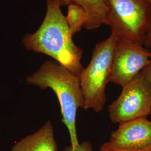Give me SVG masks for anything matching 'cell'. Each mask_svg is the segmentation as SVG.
<instances>
[{
	"instance_id": "obj_1",
	"label": "cell",
	"mask_w": 151,
	"mask_h": 151,
	"mask_svg": "<svg viewBox=\"0 0 151 151\" xmlns=\"http://www.w3.org/2000/svg\"><path fill=\"white\" fill-rule=\"evenodd\" d=\"M47 1L42 24L35 32L26 34L22 43L27 50L48 55L80 77L84 69L81 63L83 49L73 42L61 6L53 1Z\"/></svg>"
},
{
	"instance_id": "obj_2",
	"label": "cell",
	"mask_w": 151,
	"mask_h": 151,
	"mask_svg": "<svg viewBox=\"0 0 151 151\" xmlns=\"http://www.w3.org/2000/svg\"><path fill=\"white\" fill-rule=\"evenodd\" d=\"M27 81L29 85L54 91L60 103L62 122L69 132L70 147L76 150L80 144L76 131V114L78 109L84 105L79 77L57 62L47 60L28 76Z\"/></svg>"
},
{
	"instance_id": "obj_3",
	"label": "cell",
	"mask_w": 151,
	"mask_h": 151,
	"mask_svg": "<svg viewBox=\"0 0 151 151\" xmlns=\"http://www.w3.org/2000/svg\"><path fill=\"white\" fill-rule=\"evenodd\" d=\"M117 39L113 33L96 44L91 60L79 77L84 99L83 109L101 111L106 102L105 90L111 73L114 49Z\"/></svg>"
},
{
	"instance_id": "obj_4",
	"label": "cell",
	"mask_w": 151,
	"mask_h": 151,
	"mask_svg": "<svg viewBox=\"0 0 151 151\" xmlns=\"http://www.w3.org/2000/svg\"><path fill=\"white\" fill-rule=\"evenodd\" d=\"M107 24L117 40L143 45L151 22V4L147 0H104Z\"/></svg>"
},
{
	"instance_id": "obj_5",
	"label": "cell",
	"mask_w": 151,
	"mask_h": 151,
	"mask_svg": "<svg viewBox=\"0 0 151 151\" xmlns=\"http://www.w3.org/2000/svg\"><path fill=\"white\" fill-rule=\"evenodd\" d=\"M122 87L119 97L109 106L113 123L120 124L151 115V85L144 70Z\"/></svg>"
},
{
	"instance_id": "obj_6",
	"label": "cell",
	"mask_w": 151,
	"mask_h": 151,
	"mask_svg": "<svg viewBox=\"0 0 151 151\" xmlns=\"http://www.w3.org/2000/svg\"><path fill=\"white\" fill-rule=\"evenodd\" d=\"M151 64V51L143 45L117 40L109 82L123 86Z\"/></svg>"
},
{
	"instance_id": "obj_7",
	"label": "cell",
	"mask_w": 151,
	"mask_h": 151,
	"mask_svg": "<svg viewBox=\"0 0 151 151\" xmlns=\"http://www.w3.org/2000/svg\"><path fill=\"white\" fill-rule=\"evenodd\" d=\"M107 143L111 147L133 150L151 146V121L140 118L119 124Z\"/></svg>"
},
{
	"instance_id": "obj_8",
	"label": "cell",
	"mask_w": 151,
	"mask_h": 151,
	"mask_svg": "<svg viewBox=\"0 0 151 151\" xmlns=\"http://www.w3.org/2000/svg\"><path fill=\"white\" fill-rule=\"evenodd\" d=\"M10 151H58L52 122H47L37 132L17 142Z\"/></svg>"
},
{
	"instance_id": "obj_9",
	"label": "cell",
	"mask_w": 151,
	"mask_h": 151,
	"mask_svg": "<svg viewBox=\"0 0 151 151\" xmlns=\"http://www.w3.org/2000/svg\"><path fill=\"white\" fill-rule=\"evenodd\" d=\"M60 6L76 4L86 12L87 21L83 27L87 30L96 29L107 24L108 9L104 0H52Z\"/></svg>"
},
{
	"instance_id": "obj_10",
	"label": "cell",
	"mask_w": 151,
	"mask_h": 151,
	"mask_svg": "<svg viewBox=\"0 0 151 151\" xmlns=\"http://www.w3.org/2000/svg\"><path fill=\"white\" fill-rule=\"evenodd\" d=\"M66 20L71 34L73 36L77 32H81L87 21V14L80 6L71 4L68 6Z\"/></svg>"
},
{
	"instance_id": "obj_11",
	"label": "cell",
	"mask_w": 151,
	"mask_h": 151,
	"mask_svg": "<svg viewBox=\"0 0 151 151\" xmlns=\"http://www.w3.org/2000/svg\"><path fill=\"white\" fill-rule=\"evenodd\" d=\"M99 151H151V146L147 147L145 148L137 149V150H119L116 149L109 146L107 142L103 143L100 147Z\"/></svg>"
},
{
	"instance_id": "obj_12",
	"label": "cell",
	"mask_w": 151,
	"mask_h": 151,
	"mask_svg": "<svg viewBox=\"0 0 151 151\" xmlns=\"http://www.w3.org/2000/svg\"><path fill=\"white\" fill-rule=\"evenodd\" d=\"M65 151H94L91 143L88 141H84L80 144L79 147L73 150L70 146L65 147Z\"/></svg>"
},
{
	"instance_id": "obj_13",
	"label": "cell",
	"mask_w": 151,
	"mask_h": 151,
	"mask_svg": "<svg viewBox=\"0 0 151 151\" xmlns=\"http://www.w3.org/2000/svg\"><path fill=\"white\" fill-rule=\"evenodd\" d=\"M143 45L146 48H151V22L144 39Z\"/></svg>"
},
{
	"instance_id": "obj_14",
	"label": "cell",
	"mask_w": 151,
	"mask_h": 151,
	"mask_svg": "<svg viewBox=\"0 0 151 151\" xmlns=\"http://www.w3.org/2000/svg\"><path fill=\"white\" fill-rule=\"evenodd\" d=\"M144 70L146 72V75L148 77V78L150 82L151 85V64L146 67V68L144 69Z\"/></svg>"
},
{
	"instance_id": "obj_15",
	"label": "cell",
	"mask_w": 151,
	"mask_h": 151,
	"mask_svg": "<svg viewBox=\"0 0 151 151\" xmlns=\"http://www.w3.org/2000/svg\"><path fill=\"white\" fill-rule=\"evenodd\" d=\"M147 1L148 2H150L151 4V0H147Z\"/></svg>"
}]
</instances>
